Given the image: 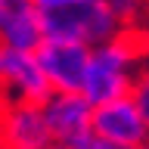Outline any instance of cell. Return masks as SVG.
Segmentation results:
<instances>
[{"label": "cell", "mask_w": 149, "mask_h": 149, "mask_svg": "<svg viewBox=\"0 0 149 149\" xmlns=\"http://www.w3.org/2000/svg\"><path fill=\"white\" fill-rule=\"evenodd\" d=\"M143 149H149V143H146V146H143Z\"/></svg>", "instance_id": "obj_14"}, {"label": "cell", "mask_w": 149, "mask_h": 149, "mask_svg": "<svg viewBox=\"0 0 149 149\" xmlns=\"http://www.w3.org/2000/svg\"><path fill=\"white\" fill-rule=\"evenodd\" d=\"M53 143L40 102H9L0 112V149H47Z\"/></svg>", "instance_id": "obj_7"}, {"label": "cell", "mask_w": 149, "mask_h": 149, "mask_svg": "<svg viewBox=\"0 0 149 149\" xmlns=\"http://www.w3.org/2000/svg\"><path fill=\"white\" fill-rule=\"evenodd\" d=\"M47 149H72V146H62V143H50Z\"/></svg>", "instance_id": "obj_13"}, {"label": "cell", "mask_w": 149, "mask_h": 149, "mask_svg": "<svg viewBox=\"0 0 149 149\" xmlns=\"http://www.w3.org/2000/svg\"><path fill=\"white\" fill-rule=\"evenodd\" d=\"M0 44L16 50L44 44V9L37 0H0Z\"/></svg>", "instance_id": "obj_8"}, {"label": "cell", "mask_w": 149, "mask_h": 149, "mask_svg": "<svg viewBox=\"0 0 149 149\" xmlns=\"http://www.w3.org/2000/svg\"><path fill=\"white\" fill-rule=\"evenodd\" d=\"M146 53L149 40L140 34V28H121L115 37L90 50V65H87L81 93L93 106L118 100V96H130V87L137 81L140 65L146 62Z\"/></svg>", "instance_id": "obj_1"}, {"label": "cell", "mask_w": 149, "mask_h": 149, "mask_svg": "<svg viewBox=\"0 0 149 149\" xmlns=\"http://www.w3.org/2000/svg\"><path fill=\"white\" fill-rule=\"evenodd\" d=\"M40 3V9H47V6H56V3H65V0H37Z\"/></svg>", "instance_id": "obj_12"}, {"label": "cell", "mask_w": 149, "mask_h": 149, "mask_svg": "<svg viewBox=\"0 0 149 149\" xmlns=\"http://www.w3.org/2000/svg\"><path fill=\"white\" fill-rule=\"evenodd\" d=\"M121 31L106 0H65L44 9V37L96 47Z\"/></svg>", "instance_id": "obj_2"}, {"label": "cell", "mask_w": 149, "mask_h": 149, "mask_svg": "<svg viewBox=\"0 0 149 149\" xmlns=\"http://www.w3.org/2000/svg\"><path fill=\"white\" fill-rule=\"evenodd\" d=\"M40 109L53 143L72 146L93 130V102L81 90H50Z\"/></svg>", "instance_id": "obj_3"}, {"label": "cell", "mask_w": 149, "mask_h": 149, "mask_svg": "<svg viewBox=\"0 0 149 149\" xmlns=\"http://www.w3.org/2000/svg\"><path fill=\"white\" fill-rule=\"evenodd\" d=\"M121 28H140L149 13V0H106Z\"/></svg>", "instance_id": "obj_9"}, {"label": "cell", "mask_w": 149, "mask_h": 149, "mask_svg": "<svg viewBox=\"0 0 149 149\" xmlns=\"http://www.w3.org/2000/svg\"><path fill=\"white\" fill-rule=\"evenodd\" d=\"M93 134L118 149H143L149 143V124L130 96L93 106Z\"/></svg>", "instance_id": "obj_4"}, {"label": "cell", "mask_w": 149, "mask_h": 149, "mask_svg": "<svg viewBox=\"0 0 149 149\" xmlns=\"http://www.w3.org/2000/svg\"><path fill=\"white\" fill-rule=\"evenodd\" d=\"M0 90L16 102H44L50 93L34 50H16L0 44Z\"/></svg>", "instance_id": "obj_5"}, {"label": "cell", "mask_w": 149, "mask_h": 149, "mask_svg": "<svg viewBox=\"0 0 149 149\" xmlns=\"http://www.w3.org/2000/svg\"><path fill=\"white\" fill-rule=\"evenodd\" d=\"M72 149H118V146H112L109 140H102V137H96V134H87V137H81L78 143H72Z\"/></svg>", "instance_id": "obj_11"}, {"label": "cell", "mask_w": 149, "mask_h": 149, "mask_svg": "<svg viewBox=\"0 0 149 149\" xmlns=\"http://www.w3.org/2000/svg\"><path fill=\"white\" fill-rule=\"evenodd\" d=\"M90 50L93 47L72 44V40H47L37 47V62L44 72L50 90H81L90 65Z\"/></svg>", "instance_id": "obj_6"}, {"label": "cell", "mask_w": 149, "mask_h": 149, "mask_svg": "<svg viewBox=\"0 0 149 149\" xmlns=\"http://www.w3.org/2000/svg\"><path fill=\"white\" fill-rule=\"evenodd\" d=\"M130 100L137 102V109L143 112V118H146V124H149V62L140 65L137 81H134V87H130Z\"/></svg>", "instance_id": "obj_10"}]
</instances>
